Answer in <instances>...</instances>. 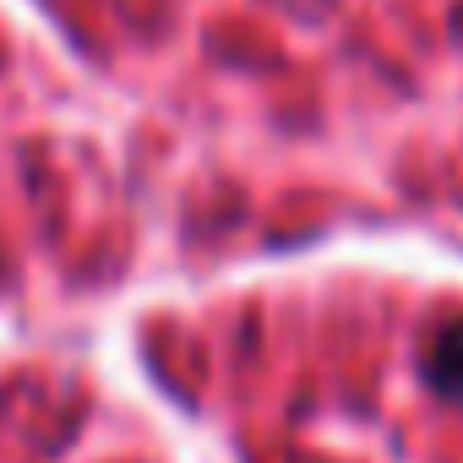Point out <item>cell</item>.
Segmentation results:
<instances>
[{
	"label": "cell",
	"instance_id": "obj_1",
	"mask_svg": "<svg viewBox=\"0 0 463 463\" xmlns=\"http://www.w3.org/2000/svg\"><path fill=\"white\" fill-rule=\"evenodd\" d=\"M425 382L447 398H463V322H447L425 354Z\"/></svg>",
	"mask_w": 463,
	"mask_h": 463
},
{
	"label": "cell",
	"instance_id": "obj_2",
	"mask_svg": "<svg viewBox=\"0 0 463 463\" xmlns=\"http://www.w3.org/2000/svg\"><path fill=\"white\" fill-rule=\"evenodd\" d=\"M452 33L463 39V0H458V12H452Z\"/></svg>",
	"mask_w": 463,
	"mask_h": 463
}]
</instances>
